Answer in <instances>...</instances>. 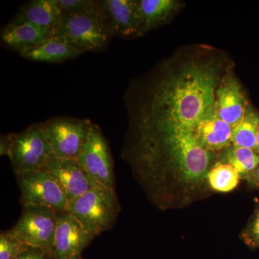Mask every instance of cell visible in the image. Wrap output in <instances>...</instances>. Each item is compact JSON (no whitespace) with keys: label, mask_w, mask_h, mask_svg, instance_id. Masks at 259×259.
I'll use <instances>...</instances> for the list:
<instances>
[{"label":"cell","mask_w":259,"mask_h":259,"mask_svg":"<svg viewBox=\"0 0 259 259\" xmlns=\"http://www.w3.org/2000/svg\"><path fill=\"white\" fill-rule=\"evenodd\" d=\"M127 95L131 125L192 129L212 110L218 76L210 66L192 64L163 75Z\"/></svg>","instance_id":"cell-1"},{"label":"cell","mask_w":259,"mask_h":259,"mask_svg":"<svg viewBox=\"0 0 259 259\" xmlns=\"http://www.w3.org/2000/svg\"><path fill=\"white\" fill-rule=\"evenodd\" d=\"M54 35L64 39L82 54L88 51L103 50L112 36L102 10L93 13L62 14Z\"/></svg>","instance_id":"cell-2"},{"label":"cell","mask_w":259,"mask_h":259,"mask_svg":"<svg viewBox=\"0 0 259 259\" xmlns=\"http://www.w3.org/2000/svg\"><path fill=\"white\" fill-rule=\"evenodd\" d=\"M120 206L115 189H93L69 202L67 211L96 237L111 229Z\"/></svg>","instance_id":"cell-3"},{"label":"cell","mask_w":259,"mask_h":259,"mask_svg":"<svg viewBox=\"0 0 259 259\" xmlns=\"http://www.w3.org/2000/svg\"><path fill=\"white\" fill-rule=\"evenodd\" d=\"M39 125L54 158L78 159L94 123L88 119L56 117Z\"/></svg>","instance_id":"cell-4"},{"label":"cell","mask_w":259,"mask_h":259,"mask_svg":"<svg viewBox=\"0 0 259 259\" xmlns=\"http://www.w3.org/2000/svg\"><path fill=\"white\" fill-rule=\"evenodd\" d=\"M12 138L9 158L15 175L47 171L54 157L39 123L33 124L22 132L12 134Z\"/></svg>","instance_id":"cell-5"},{"label":"cell","mask_w":259,"mask_h":259,"mask_svg":"<svg viewBox=\"0 0 259 259\" xmlns=\"http://www.w3.org/2000/svg\"><path fill=\"white\" fill-rule=\"evenodd\" d=\"M18 222L8 232L19 241L39 248L52 258L56 230V212L44 207H23Z\"/></svg>","instance_id":"cell-6"},{"label":"cell","mask_w":259,"mask_h":259,"mask_svg":"<svg viewBox=\"0 0 259 259\" xmlns=\"http://www.w3.org/2000/svg\"><path fill=\"white\" fill-rule=\"evenodd\" d=\"M23 207H44L56 212L67 211L69 200L48 171L16 175Z\"/></svg>","instance_id":"cell-7"},{"label":"cell","mask_w":259,"mask_h":259,"mask_svg":"<svg viewBox=\"0 0 259 259\" xmlns=\"http://www.w3.org/2000/svg\"><path fill=\"white\" fill-rule=\"evenodd\" d=\"M79 163L85 171L98 185L107 189H115L114 162L101 128L94 124L86 142L80 151Z\"/></svg>","instance_id":"cell-8"},{"label":"cell","mask_w":259,"mask_h":259,"mask_svg":"<svg viewBox=\"0 0 259 259\" xmlns=\"http://www.w3.org/2000/svg\"><path fill=\"white\" fill-rule=\"evenodd\" d=\"M95 237L68 211L56 212L52 259H70L81 254Z\"/></svg>","instance_id":"cell-9"},{"label":"cell","mask_w":259,"mask_h":259,"mask_svg":"<svg viewBox=\"0 0 259 259\" xmlns=\"http://www.w3.org/2000/svg\"><path fill=\"white\" fill-rule=\"evenodd\" d=\"M47 171L57 182L69 202L93 189L102 187L90 177L78 159L54 158Z\"/></svg>","instance_id":"cell-10"},{"label":"cell","mask_w":259,"mask_h":259,"mask_svg":"<svg viewBox=\"0 0 259 259\" xmlns=\"http://www.w3.org/2000/svg\"><path fill=\"white\" fill-rule=\"evenodd\" d=\"M135 0H102V10L112 35H138L139 17Z\"/></svg>","instance_id":"cell-11"},{"label":"cell","mask_w":259,"mask_h":259,"mask_svg":"<svg viewBox=\"0 0 259 259\" xmlns=\"http://www.w3.org/2000/svg\"><path fill=\"white\" fill-rule=\"evenodd\" d=\"M214 110L232 127L243 119L247 105L239 83L233 78H226L216 91Z\"/></svg>","instance_id":"cell-12"},{"label":"cell","mask_w":259,"mask_h":259,"mask_svg":"<svg viewBox=\"0 0 259 259\" xmlns=\"http://www.w3.org/2000/svg\"><path fill=\"white\" fill-rule=\"evenodd\" d=\"M56 30L32 23H8L2 29V44L19 54L55 35Z\"/></svg>","instance_id":"cell-13"},{"label":"cell","mask_w":259,"mask_h":259,"mask_svg":"<svg viewBox=\"0 0 259 259\" xmlns=\"http://www.w3.org/2000/svg\"><path fill=\"white\" fill-rule=\"evenodd\" d=\"M192 131L207 151H220L232 144V127L220 118L214 107L200 119Z\"/></svg>","instance_id":"cell-14"},{"label":"cell","mask_w":259,"mask_h":259,"mask_svg":"<svg viewBox=\"0 0 259 259\" xmlns=\"http://www.w3.org/2000/svg\"><path fill=\"white\" fill-rule=\"evenodd\" d=\"M61 17L62 13L56 0H31L22 5L10 23H32L56 30Z\"/></svg>","instance_id":"cell-15"},{"label":"cell","mask_w":259,"mask_h":259,"mask_svg":"<svg viewBox=\"0 0 259 259\" xmlns=\"http://www.w3.org/2000/svg\"><path fill=\"white\" fill-rule=\"evenodd\" d=\"M20 55L28 60L54 64L71 60L82 54L71 47L64 39L54 35Z\"/></svg>","instance_id":"cell-16"},{"label":"cell","mask_w":259,"mask_h":259,"mask_svg":"<svg viewBox=\"0 0 259 259\" xmlns=\"http://www.w3.org/2000/svg\"><path fill=\"white\" fill-rule=\"evenodd\" d=\"M178 3L173 0H141L138 2L139 30L138 35L156 28L176 11Z\"/></svg>","instance_id":"cell-17"},{"label":"cell","mask_w":259,"mask_h":259,"mask_svg":"<svg viewBox=\"0 0 259 259\" xmlns=\"http://www.w3.org/2000/svg\"><path fill=\"white\" fill-rule=\"evenodd\" d=\"M259 130V113L247 107L243 119L232 127V144L237 147L255 149Z\"/></svg>","instance_id":"cell-18"},{"label":"cell","mask_w":259,"mask_h":259,"mask_svg":"<svg viewBox=\"0 0 259 259\" xmlns=\"http://www.w3.org/2000/svg\"><path fill=\"white\" fill-rule=\"evenodd\" d=\"M240 176V174L231 165L218 163L209 170L207 179L213 190L228 192L234 190L239 184Z\"/></svg>","instance_id":"cell-19"},{"label":"cell","mask_w":259,"mask_h":259,"mask_svg":"<svg viewBox=\"0 0 259 259\" xmlns=\"http://www.w3.org/2000/svg\"><path fill=\"white\" fill-rule=\"evenodd\" d=\"M225 161L236 168L240 175L249 176L259 165V154L250 148H230L225 155Z\"/></svg>","instance_id":"cell-20"},{"label":"cell","mask_w":259,"mask_h":259,"mask_svg":"<svg viewBox=\"0 0 259 259\" xmlns=\"http://www.w3.org/2000/svg\"><path fill=\"white\" fill-rule=\"evenodd\" d=\"M62 14L93 13L102 10L101 1L95 0H56Z\"/></svg>","instance_id":"cell-21"},{"label":"cell","mask_w":259,"mask_h":259,"mask_svg":"<svg viewBox=\"0 0 259 259\" xmlns=\"http://www.w3.org/2000/svg\"><path fill=\"white\" fill-rule=\"evenodd\" d=\"M30 247L19 241L8 231L0 235V259H15Z\"/></svg>","instance_id":"cell-22"},{"label":"cell","mask_w":259,"mask_h":259,"mask_svg":"<svg viewBox=\"0 0 259 259\" xmlns=\"http://www.w3.org/2000/svg\"><path fill=\"white\" fill-rule=\"evenodd\" d=\"M243 238L245 243L252 248L259 247V210L245 232Z\"/></svg>","instance_id":"cell-23"},{"label":"cell","mask_w":259,"mask_h":259,"mask_svg":"<svg viewBox=\"0 0 259 259\" xmlns=\"http://www.w3.org/2000/svg\"><path fill=\"white\" fill-rule=\"evenodd\" d=\"M15 259H52V258L44 250L30 247Z\"/></svg>","instance_id":"cell-24"},{"label":"cell","mask_w":259,"mask_h":259,"mask_svg":"<svg viewBox=\"0 0 259 259\" xmlns=\"http://www.w3.org/2000/svg\"><path fill=\"white\" fill-rule=\"evenodd\" d=\"M13 145L12 134L2 135L0 138V154L1 156H7L9 157Z\"/></svg>","instance_id":"cell-25"},{"label":"cell","mask_w":259,"mask_h":259,"mask_svg":"<svg viewBox=\"0 0 259 259\" xmlns=\"http://www.w3.org/2000/svg\"><path fill=\"white\" fill-rule=\"evenodd\" d=\"M248 177H250L251 182L259 187V165Z\"/></svg>","instance_id":"cell-26"},{"label":"cell","mask_w":259,"mask_h":259,"mask_svg":"<svg viewBox=\"0 0 259 259\" xmlns=\"http://www.w3.org/2000/svg\"><path fill=\"white\" fill-rule=\"evenodd\" d=\"M255 151H256V152L259 154V130L258 135H257L256 146H255Z\"/></svg>","instance_id":"cell-27"},{"label":"cell","mask_w":259,"mask_h":259,"mask_svg":"<svg viewBox=\"0 0 259 259\" xmlns=\"http://www.w3.org/2000/svg\"><path fill=\"white\" fill-rule=\"evenodd\" d=\"M70 259H83L82 257H81V255H76V256L73 257V258Z\"/></svg>","instance_id":"cell-28"}]
</instances>
